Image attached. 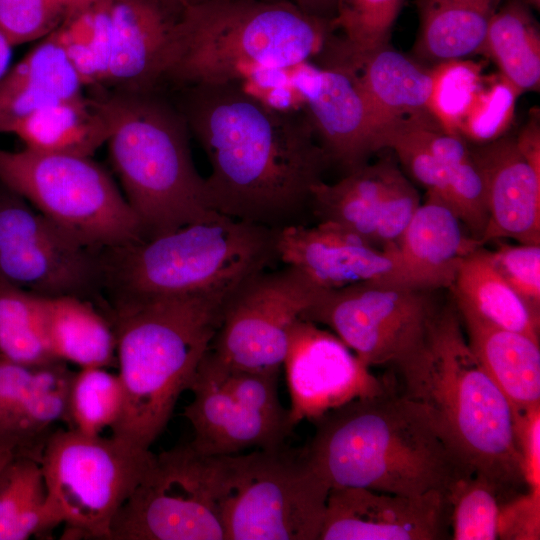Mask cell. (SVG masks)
<instances>
[{
    "instance_id": "22",
    "label": "cell",
    "mask_w": 540,
    "mask_h": 540,
    "mask_svg": "<svg viewBox=\"0 0 540 540\" xmlns=\"http://www.w3.org/2000/svg\"><path fill=\"white\" fill-rule=\"evenodd\" d=\"M74 372L55 361L27 366L0 360V448L40 461L53 426L65 418Z\"/></svg>"
},
{
    "instance_id": "41",
    "label": "cell",
    "mask_w": 540,
    "mask_h": 540,
    "mask_svg": "<svg viewBox=\"0 0 540 540\" xmlns=\"http://www.w3.org/2000/svg\"><path fill=\"white\" fill-rule=\"evenodd\" d=\"M82 0H0V28L14 46L57 30Z\"/></svg>"
},
{
    "instance_id": "48",
    "label": "cell",
    "mask_w": 540,
    "mask_h": 540,
    "mask_svg": "<svg viewBox=\"0 0 540 540\" xmlns=\"http://www.w3.org/2000/svg\"><path fill=\"white\" fill-rule=\"evenodd\" d=\"M171 7L178 10L180 7L186 6V5H194L199 4L203 2H207L210 0H165ZM267 1H277V0H267Z\"/></svg>"
},
{
    "instance_id": "43",
    "label": "cell",
    "mask_w": 540,
    "mask_h": 540,
    "mask_svg": "<svg viewBox=\"0 0 540 540\" xmlns=\"http://www.w3.org/2000/svg\"><path fill=\"white\" fill-rule=\"evenodd\" d=\"M540 495L529 490L501 504L499 539L538 540Z\"/></svg>"
},
{
    "instance_id": "20",
    "label": "cell",
    "mask_w": 540,
    "mask_h": 540,
    "mask_svg": "<svg viewBox=\"0 0 540 540\" xmlns=\"http://www.w3.org/2000/svg\"><path fill=\"white\" fill-rule=\"evenodd\" d=\"M450 539L448 494L408 496L357 487L328 494L319 540Z\"/></svg>"
},
{
    "instance_id": "26",
    "label": "cell",
    "mask_w": 540,
    "mask_h": 540,
    "mask_svg": "<svg viewBox=\"0 0 540 540\" xmlns=\"http://www.w3.org/2000/svg\"><path fill=\"white\" fill-rule=\"evenodd\" d=\"M459 314L470 348L514 410L540 406L539 340Z\"/></svg>"
},
{
    "instance_id": "13",
    "label": "cell",
    "mask_w": 540,
    "mask_h": 540,
    "mask_svg": "<svg viewBox=\"0 0 540 540\" xmlns=\"http://www.w3.org/2000/svg\"><path fill=\"white\" fill-rule=\"evenodd\" d=\"M438 291L382 282L321 290L301 319L329 327L369 367L395 366L424 342Z\"/></svg>"
},
{
    "instance_id": "42",
    "label": "cell",
    "mask_w": 540,
    "mask_h": 540,
    "mask_svg": "<svg viewBox=\"0 0 540 540\" xmlns=\"http://www.w3.org/2000/svg\"><path fill=\"white\" fill-rule=\"evenodd\" d=\"M489 252L506 282L540 315V244H500Z\"/></svg>"
},
{
    "instance_id": "5",
    "label": "cell",
    "mask_w": 540,
    "mask_h": 540,
    "mask_svg": "<svg viewBox=\"0 0 540 540\" xmlns=\"http://www.w3.org/2000/svg\"><path fill=\"white\" fill-rule=\"evenodd\" d=\"M333 23L288 0H210L177 10L164 88L240 82L264 69L290 70L336 45Z\"/></svg>"
},
{
    "instance_id": "7",
    "label": "cell",
    "mask_w": 540,
    "mask_h": 540,
    "mask_svg": "<svg viewBox=\"0 0 540 540\" xmlns=\"http://www.w3.org/2000/svg\"><path fill=\"white\" fill-rule=\"evenodd\" d=\"M277 231L214 212L101 251L102 289L110 302L233 290L277 258Z\"/></svg>"
},
{
    "instance_id": "39",
    "label": "cell",
    "mask_w": 540,
    "mask_h": 540,
    "mask_svg": "<svg viewBox=\"0 0 540 540\" xmlns=\"http://www.w3.org/2000/svg\"><path fill=\"white\" fill-rule=\"evenodd\" d=\"M520 95L499 72L484 75L458 126L457 135L472 145H481L507 134Z\"/></svg>"
},
{
    "instance_id": "45",
    "label": "cell",
    "mask_w": 540,
    "mask_h": 540,
    "mask_svg": "<svg viewBox=\"0 0 540 540\" xmlns=\"http://www.w3.org/2000/svg\"><path fill=\"white\" fill-rule=\"evenodd\" d=\"M539 109H533L519 134L515 136L517 146L531 165L540 170V117Z\"/></svg>"
},
{
    "instance_id": "29",
    "label": "cell",
    "mask_w": 540,
    "mask_h": 540,
    "mask_svg": "<svg viewBox=\"0 0 540 540\" xmlns=\"http://www.w3.org/2000/svg\"><path fill=\"white\" fill-rule=\"evenodd\" d=\"M45 331L57 360L79 368L112 366L116 359L113 326L91 300L42 296Z\"/></svg>"
},
{
    "instance_id": "38",
    "label": "cell",
    "mask_w": 540,
    "mask_h": 540,
    "mask_svg": "<svg viewBox=\"0 0 540 540\" xmlns=\"http://www.w3.org/2000/svg\"><path fill=\"white\" fill-rule=\"evenodd\" d=\"M482 65L465 58L451 59L431 67V92L428 111L447 133L457 135L458 126L484 74Z\"/></svg>"
},
{
    "instance_id": "3",
    "label": "cell",
    "mask_w": 540,
    "mask_h": 540,
    "mask_svg": "<svg viewBox=\"0 0 540 540\" xmlns=\"http://www.w3.org/2000/svg\"><path fill=\"white\" fill-rule=\"evenodd\" d=\"M304 447L327 485L415 496L450 491L470 474L425 412L392 386L315 421Z\"/></svg>"
},
{
    "instance_id": "12",
    "label": "cell",
    "mask_w": 540,
    "mask_h": 540,
    "mask_svg": "<svg viewBox=\"0 0 540 540\" xmlns=\"http://www.w3.org/2000/svg\"><path fill=\"white\" fill-rule=\"evenodd\" d=\"M279 374L232 367L207 352L183 414L193 428L190 444L210 456L284 445L294 428L279 399Z\"/></svg>"
},
{
    "instance_id": "19",
    "label": "cell",
    "mask_w": 540,
    "mask_h": 540,
    "mask_svg": "<svg viewBox=\"0 0 540 540\" xmlns=\"http://www.w3.org/2000/svg\"><path fill=\"white\" fill-rule=\"evenodd\" d=\"M419 205L416 188L392 157L355 168L335 183L321 181L310 200L319 222L336 224L386 251L395 250Z\"/></svg>"
},
{
    "instance_id": "6",
    "label": "cell",
    "mask_w": 540,
    "mask_h": 540,
    "mask_svg": "<svg viewBox=\"0 0 540 540\" xmlns=\"http://www.w3.org/2000/svg\"><path fill=\"white\" fill-rule=\"evenodd\" d=\"M96 96L110 125L111 165L144 239L216 212L192 159L188 125L172 99L163 91Z\"/></svg>"
},
{
    "instance_id": "16",
    "label": "cell",
    "mask_w": 540,
    "mask_h": 540,
    "mask_svg": "<svg viewBox=\"0 0 540 540\" xmlns=\"http://www.w3.org/2000/svg\"><path fill=\"white\" fill-rule=\"evenodd\" d=\"M321 290L287 265L251 275L228 296L211 351L232 367L280 372L290 328Z\"/></svg>"
},
{
    "instance_id": "40",
    "label": "cell",
    "mask_w": 540,
    "mask_h": 540,
    "mask_svg": "<svg viewBox=\"0 0 540 540\" xmlns=\"http://www.w3.org/2000/svg\"><path fill=\"white\" fill-rule=\"evenodd\" d=\"M404 0H343L334 22L352 62L389 43Z\"/></svg>"
},
{
    "instance_id": "28",
    "label": "cell",
    "mask_w": 540,
    "mask_h": 540,
    "mask_svg": "<svg viewBox=\"0 0 540 540\" xmlns=\"http://www.w3.org/2000/svg\"><path fill=\"white\" fill-rule=\"evenodd\" d=\"M109 132L101 100L83 94L30 114L10 133L32 151L92 157Z\"/></svg>"
},
{
    "instance_id": "35",
    "label": "cell",
    "mask_w": 540,
    "mask_h": 540,
    "mask_svg": "<svg viewBox=\"0 0 540 540\" xmlns=\"http://www.w3.org/2000/svg\"><path fill=\"white\" fill-rule=\"evenodd\" d=\"M0 360L27 366L60 361L48 343L42 296L0 285Z\"/></svg>"
},
{
    "instance_id": "15",
    "label": "cell",
    "mask_w": 540,
    "mask_h": 540,
    "mask_svg": "<svg viewBox=\"0 0 540 540\" xmlns=\"http://www.w3.org/2000/svg\"><path fill=\"white\" fill-rule=\"evenodd\" d=\"M0 285L90 300L102 289L100 251L81 244L0 182Z\"/></svg>"
},
{
    "instance_id": "37",
    "label": "cell",
    "mask_w": 540,
    "mask_h": 540,
    "mask_svg": "<svg viewBox=\"0 0 540 540\" xmlns=\"http://www.w3.org/2000/svg\"><path fill=\"white\" fill-rule=\"evenodd\" d=\"M450 539H499L498 523L504 499L499 489L480 475L458 480L448 492Z\"/></svg>"
},
{
    "instance_id": "30",
    "label": "cell",
    "mask_w": 540,
    "mask_h": 540,
    "mask_svg": "<svg viewBox=\"0 0 540 540\" xmlns=\"http://www.w3.org/2000/svg\"><path fill=\"white\" fill-rule=\"evenodd\" d=\"M449 290L460 313L539 340L540 315L506 282L482 246L462 261Z\"/></svg>"
},
{
    "instance_id": "24",
    "label": "cell",
    "mask_w": 540,
    "mask_h": 540,
    "mask_svg": "<svg viewBox=\"0 0 540 540\" xmlns=\"http://www.w3.org/2000/svg\"><path fill=\"white\" fill-rule=\"evenodd\" d=\"M480 246L450 206L427 194L396 244L392 284L450 289L462 261Z\"/></svg>"
},
{
    "instance_id": "25",
    "label": "cell",
    "mask_w": 540,
    "mask_h": 540,
    "mask_svg": "<svg viewBox=\"0 0 540 540\" xmlns=\"http://www.w3.org/2000/svg\"><path fill=\"white\" fill-rule=\"evenodd\" d=\"M83 81L55 31L40 39L0 82V133L30 114L84 93Z\"/></svg>"
},
{
    "instance_id": "17",
    "label": "cell",
    "mask_w": 540,
    "mask_h": 540,
    "mask_svg": "<svg viewBox=\"0 0 540 540\" xmlns=\"http://www.w3.org/2000/svg\"><path fill=\"white\" fill-rule=\"evenodd\" d=\"M282 366L290 395L289 420L315 421L355 399L371 397L391 385L333 332L298 319L290 328Z\"/></svg>"
},
{
    "instance_id": "34",
    "label": "cell",
    "mask_w": 540,
    "mask_h": 540,
    "mask_svg": "<svg viewBox=\"0 0 540 540\" xmlns=\"http://www.w3.org/2000/svg\"><path fill=\"white\" fill-rule=\"evenodd\" d=\"M60 524L48 501L40 461L13 458L0 473V540H26Z\"/></svg>"
},
{
    "instance_id": "21",
    "label": "cell",
    "mask_w": 540,
    "mask_h": 540,
    "mask_svg": "<svg viewBox=\"0 0 540 540\" xmlns=\"http://www.w3.org/2000/svg\"><path fill=\"white\" fill-rule=\"evenodd\" d=\"M277 258L294 267L323 290L361 282L392 284L394 251L372 246L357 235L330 223L289 224L277 231Z\"/></svg>"
},
{
    "instance_id": "23",
    "label": "cell",
    "mask_w": 540,
    "mask_h": 540,
    "mask_svg": "<svg viewBox=\"0 0 540 540\" xmlns=\"http://www.w3.org/2000/svg\"><path fill=\"white\" fill-rule=\"evenodd\" d=\"M470 148L483 179L488 212L481 246L504 238L540 244V170L509 134Z\"/></svg>"
},
{
    "instance_id": "18",
    "label": "cell",
    "mask_w": 540,
    "mask_h": 540,
    "mask_svg": "<svg viewBox=\"0 0 540 540\" xmlns=\"http://www.w3.org/2000/svg\"><path fill=\"white\" fill-rule=\"evenodd\" d=\"M290 79L330 162L346 172L368 163L379 151L378 129L358 67L343 57L304 62L290 70Z\"/></svg>"
},
{
    "instance_id": "31",
    "label": "cell",
    "mask_w": 540,
    "mask_h": 540,
    "mask_svg": "<svg viewBox=\"0 0 540 540\" xmlns=\"http://www.w3.org/2000/svg\"><path fill=\"white\" fill-rule=\"evenodd\" d=\"M504 0H417L413 52L433 64L481 54L490 21Z\"/></svg>"
},
{
    "instance_id": "9",
    "label": "cell",
    "mask_w": 540,
    "mask_h": 540,
    "mask_svg": "<svg viewBox=\"0 0 540 540\" xmlns=\"http://www.w3.org/2000/svg\"><path fill=\"white\" fill-rule=\"evenodd\" d=\"M222 457L225 540H319L330 487L304 447Z\"/></svg>"
},
{
    "instance_id": "8",
    "label": "cell",
    "mask_w": 540,
    "mask_h": 540,
    "mask_svg": "<svg viewBox=\"0 0 540 540\" xmlns=\"http://www.w3.org/2000/svg\"><path fill=\"white\" fill-rule=\"evenodd\" d=\"M0 182L94 251L144 239L124 194L92 157L0 148Z\"/></svg>"
},
{
    "instance_id": "10",
    "label": "cell",
    "mask_w": 540,
    "mask_h": 540,
    "mask_svg": "<svg viewBox=\"0 0 540 540\" xmlns=\"http://www.w3.org/2000/svg\"><path fill=\"white\" fill-rule=\"evenodd\" d=\"M150 449L111 434L54 431L40 459L66 538L110 540L113 520L149 468Z\"/></svg>"
},
{
    "instance_id": "32",
    "label": "cell",
    "mask_w": 540,
    "mask_h": 540,
    "mask_svg": "<svg viewBox=\"0 0 540 540\" xmlns=\"http://www.w3.org/2000/svg\"><path fill=\"white\" fill-rule=\"evenodd\" d=\"M415 122L421 139L445 171L454 212L481 245L488 212L483 179L469 143L445 132L431 115L419 116Z\"/></svg>"
},
{
    "instance_id": "49",
    "label": "cell",
    "mask_w": 540,
    "mask_h": 540,
    "mask_svg": "<svg viewBox=\"0 0 540 540\" xmlns=\"http://www.w3.org/2000/svg\"><path fill=\"white\" fill-rule=\"evenodd\" d=\"M15 457L17 456L12 452L0 448V473L2 472L4 467Z\"/></svg>"
},
{
    "instance_id": "47",
    "label": "cell",
    "mask_w": 540,
    "mask_h": 540,
    "mask_svg": "<svg viewBox=\"0 0 540 540\" xmlns=\"http://www.w3.org/2000/svg\"><path fill=\"white\" fill-rule=\"evenodd\" d=\"M14 47L8 35L0 28V82L12 67Z\"/></svg>"
},
{
    "instance_id": "11",
    "label": "cell",
    "mask_w": 540,
    "mask_h": 540,
    "mask_svg": "<svg viewBox=\"0 0 540 540\" xmlns=\"http://www.w3.org/2000/svg\"><path fill=\"white\" fill-rule=\"evenodd\" d=\"M222 499L223 457L175 446L154 455L110 540H225Z\"/></svg>"
},
{
    "instance_id": "44",
    "label": "cell",
    "mask_w": 540,
    "mask_h": 540,
    "mask_svg": "<svg viewBox=\"0 0 540 540\" xmlns=\"http://www.w3.org/2000/svg\"><path fill=\"white\" fill-rule=\"evenodd\" d=\"M516 432L525 483L540 495V406L516 415Z\"/></svg>"
},
{
    "instance_id": "14",
    "label": "cell",
    "mask_w": 540,
    "mask_h": 540,
    "mask_svg": "<svg viewBox=\"0 0 540 540\" xmlns=\"http://www.w3.org/2000/svg\"><path fill=\"white\" fill-rule=\"evenodd\" d=\"M176 14L165 0H82L65 22L90 43L97 93L164 91Z\"/></svg>"
},
{
    "instance_id": "27",
    "label": "cell",
    "mask_w": 540,
    "mask_h": 540,
    "mask_svg": "<svg viewBox=\"0 0 540 540\" xmlns=\"http://www.w3.org/2000/svg\"><path fill=\"white\" fill-rule=\"evenodd\" d=\"M358 74L374 114L378 137L383 128L394 122L430 115L431 68L397 51L389 43L364 55L358 63Z\"/></svg>"
},
{
    "instance_id": "46",
    "label": "cell",
    "mask_w": 540,
    "mask_h": 540,
    "mask_svg": "<svg viewBox=\"0 0 540 540\" xmlns=\"http://www.w3.org/2000/svg\"><path fill=\"white\" fill-rule=\"evenodd\" d=\"M303 13L330 23L335 22L343 0H288ZM335 25V24H334Z\"/></svg>"
},
{
    "instance_id": "4",
    "label": "cell",
    "mask_w": 540,
    "mask_h": 540,
    "mask_svg": "<svg viewBox=\"0 0 540 540\" xmlns=\"http://www.w3.org/2000/svg\"><path fill=\"white\" fill-rule=\"evenodd\" d=\"M233 290L110 302L125 392L112 435L150 449L211 348Z\"/></svg>"
},
{
    "instance_id": "50",
    "label": "cell",
    "mask_w": 540,
    "mask_h": 540,
    "mask_svg": "<svg viewBox=\"0 0 540 540\" xmlns=\"http://www.w3.org/2000/svg\"><path fill=\"white\" fill-rule=\"evenodd\" d=\"M517 1L525 6H527L530 9L533 10H540V0H514Z\"/></svg>"
},
{
    "instance_id": "2",
    "label": "cell",
    "mask_w": 540,
    "mask_h": 540,
    "mask_svg": "<svg viewBox=\"0 0 540 540\" xmlns=\"http://www.w3.org/2000/svg\"><path fill=\"white\" fill-rule=\"evenodd\" d=\"M400 393L420 407L442 440L470 473L492 482L504 502L527 488L506 396L470 348L460 314L444 301L427 337L394 366Z\"/></svg>"
},
{
    "instance_id": "33",
    "label": "cell",
    "mask_w": 540,
    "mask_h": 540,
    "mask_svg": "<svg viewBox=\"0 0 540 540\" xmlns=\"http://www.w3.org/2000/svg\"><path fill=\"white\" fill-rule=\"evenodd\" d=\"M530 10L517 1H503L490 21L481 50L521 94L539 91L540 86V33Z\"/></svg>"
},
{
    "instance_id": "36",
    "label": "cell",
    "mask_w": 540,
    "mask_h": 540,
    "mask_svg": "<svg viewBox=\"0 0 540 540\" xmlns=\"http://www.w3.org/2000/svg\"><path fill=\"white\" fill-rule=\"evenodd\" d=\"M125 392L118 373L104 367L80 368L71 380L64 421L85 435H101L121 417Z\"/></svg>"
},
{
    "instance_id": "1",
    "label": "cell",
    "mask_w": 540,
    "mask_h": 540,
    "mask_svg": "<svg viewBox=\"0 0 540 540\" xmlns=\"http://www.w3.org/2000/svg\"><path fill=\"white\" fill-rule=\"evenodd\" d=\"M173 91L210 163L212 209L273 229L293 224L331 163L305 112L269 106L240 82Z\"/></svg>"
}]
</instances>
